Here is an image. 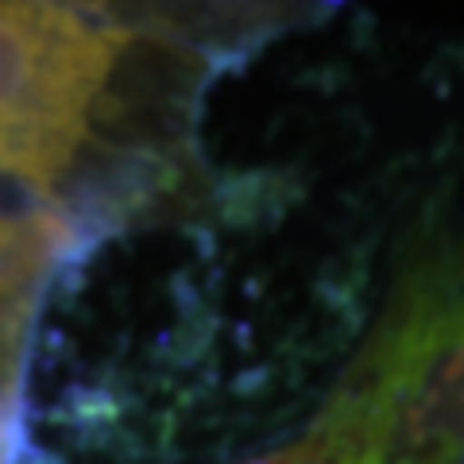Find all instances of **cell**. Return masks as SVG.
<instances>
[{
	"label": "cell",
	"mask_w": 464,
	"mask_h": 464,
	"mask_svg": "<svg viewBox=\"0 0 464 464\" xmlns=\"http://www.w3.org/2000/svg\"><path fill=\"white\" fill-rule=\"evenodd\" d=\"M124 35L70 5L0 0V174L54 190L90 136Z\"/></svg>",
	"instance_id": "obj_2"
},
{
	"label": "cell",
	"mask_w": 464,
	"mask_h": 464,
	"mask_svg": "<svg viewBox=\"0 0 464 464\" xmlns=\"http://www.w3.org/2000/svg\"><path fill=\"white\" fill-rule=\"evenodd\" d=\"M271 464H464V286L411 275L314 433Z\"/></svg>",
	"instance_id": "obj_1"
},
{
	"label": "cell",
	"mask_w": 464,
	"mask_h": 464,
	"mask_svg": "<svg viewBox=\"0 0 464 464\" xmlns=\"http://www.w3.org/2000/svg\"><path fill=\"white\" fill-rule=\"evenodd\" d=\"M43 256H47V225L0 209V364L8 356L12 329L20 322V306Z\"/></svg>",
	"instance_id": "obj_3"
}]
</instances>
